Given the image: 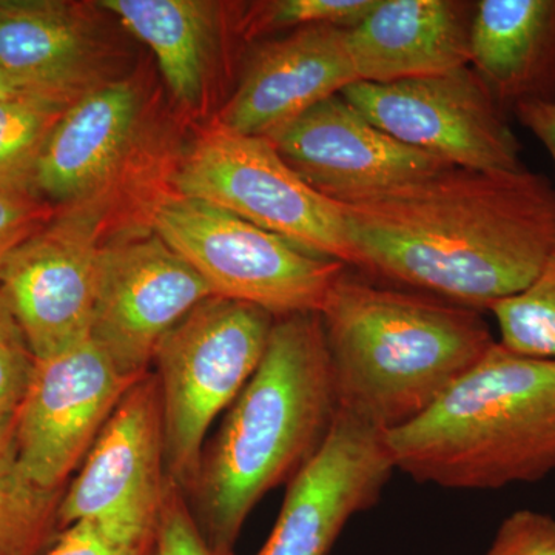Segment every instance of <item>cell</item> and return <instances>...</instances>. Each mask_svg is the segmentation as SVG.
Returning a JSON list of instances; mask_svg holds the SVG:
<instances>
[{
  "label": "cell",
  "instance_id": "3957f363",
  "mask_svg": "<svg viewBox=\"0 0 555 555\" xmlns=\"http://www.w3.org/2000/svg\"><path fill=\"white\" fill-rule=\"evenodd\" d=\"M320 318L339 411L385 434L425 414L496 341L481 312L377 286L350 268Z\"/></svg>",
  "mask_w": 555,
  "mask_h": 555
},
{
  "label": "cell",
  "instance_id": "44dd1931",
  "mask_svg": "<svg viewBox=\"0 0 555 555\" xmlns=\"http://www.w3.org/2000/svg\"><path fill=\"white\" fill-rule=\"evenodd\" d=\"M14 414H0V555H42L61 531L62 494L42 491L22 470Z\"/></svg>",
  "mask_w": 555,
  "mask_h": 555
},
{
  "label": "cell",
  "instance_id": "484cf974",
  "mask_svg": "<svg viewBox=\"0 0 555 555\" xmlns=\"http://www.w3.org/2000/svg\"><path fill=\"white\" fill-rule=\"evenodd\" d=\"M56 211L31 190L0 189V276L17 248L46 228Z\"/></svg>",
  "mask_w": 555,
  "mask_h": 555
},
{
  "label": "cell",
  "instance_id": "ac0fdd59",
  "mask_svg": "<svg viewBox=\"0 0 555 555\" xmlns=\"http://www.w3.org/2000/svg\"><path fill=\"white\" fill-rule=\"evenodd\" d=\"M142 112L133 80L115 79L73 102L43 149L35 189L60 207L104 196Z\"/></svg>",
  "mask_w": 555,
  "mask_h": 555
},
{
  "label": "cell",
  "instance_id": "4316f807",
  "mask_svg": "<svg viewBox=\"0 0 555 555\" xmlns=\"http://www.w3.org/2000/svg\"><path fill=\"white\" fill-rule=\"evenodd\" d=\"M156 546L158 555H218L201 534L184 491L171 481L156 528Z\"/></svg>",
  "mask_w": 555,
  "mask_h": 555
},
{
  "label": "cell",
  "instance_id": "83f0119b",
  "mask_svg": "<svg viewBox=\"0 0 555 555\" xmlns=\"http://www.w3.org/2000/svg\"><path fill=\"white\" fill-rule=\"evenodd\" d=\"M485 555H555V518L521 509L500 525Z\"/></svg>",
  "mask_w": 555,
  "mask_h": 555
},
{
  "label": "cell",
  "instance_id": "5bb4252c",
  "mask_svg": "<svg viewBox=\"0 0 555 555\" xmlns=\"http://www.w3.org/2000/svg\"><path fill=\"white\" fill-rule=\"evenodd\" d=\"M266 139L310 188L337 203L386 192L452 167L390 137L341 93Z\"/></svg>",
  "mask_w": 555,
  "mask_h": 555
},
{
  "label": "cell",
  "instance_id": "7402d4cb",
  "mask_svg": "<svg viewBox=\"0 0 555 555\" xmlns=\"http://www.w3.org/2000/svg\"><path fill=\"white\" fill-rule=\"evenodd\" d=\"M68 107L35 94L0 100V189L36 192L43 149Z\"/></svg>",
  "mask_w": 555,
  "mask_h": 555
},
{
  "label": "cell",
  "instance_id": "9c48e42d",
  "mask_svg": "<svg viewBox=\"0 0 555 555\" xmlns=\"http://www.w3.org/2000/svg\"><path fill=\"white\" fill-rule=\"evenodd\" d=\"M169 477L155 374L127 390L61 495L60 528L89 524L126 542L155 539Z\"/></svg>",
  "mask_w": 555,
  "mask_h": 555
},
{
  "label": "cell",
  "instance_id": "f546056e",
  "mask_svg": "<svg viewBox=\"0 0 555 555\" xmlns=\"http://www.w3.org/2000/svg\"><path fill=\"white\" fill-rule=\"evenodd\" d=\"M518 122L531 131L555 164V101L528 102L513 109Z\"/></svg>",
  "mask_w": 555,
  "mask_h": 555
},
{
  "label": "cell",
  "instance_id": "cb8c5ba5",
  "mask_svg": "<svg viewBox=\"0 0 555 555\" xmlns=\"http://www.w3.org/2000/svg\"><path fill=\"white\" fill-rule=\"evenodd\" d=\"M378 0H273L257 3L243 20L246 35L305 27L356 28Z\"/></svg>",
  "mask_w": 555,
  "mask_h": 555
},
{
  "label": "cell",
  "instance_id": "ba28073f",
  "mask_svg": "<svg viewBox=\"0 0 555 555\" xmlns=\"http://www.w3.org/2000/svg\"><path fill=\"white\" fill-rule=\"evenodd\" d=\"M341 94L387 134L449 166L525 169L506 109L470 65L397 82H356Z\"/></svg>",
  "mask_w": 555,
  "mask_h": 555
},
{
  "label": "cell",
  "instance_id": "2e32d148",
  "mask_svg": "<svg viewBox=\"0 0 555 555\" xmlns=\"http://www.w3.org/2000/svg\"><path fill=\"white\" fill-rule=\"evenodd\" d=\"M356 82L345 28H298L255 50L219 124L268 138Z\"/></svg>",
  "mask_w": 555,
  "mask_h": 555
},
{
  "label": "cell",
  "instance_id": "8992f818",
  "mask_svg": "<svg viewBox=\"0 0 555 555\" xmlns=\"http://www.w3.org/2000/svg\"><path fill=\"white\" fill-rule=\"evenodd\" d=\"M152 225L206 281L214 297L247 302L276 318L320 313L347 269L179 193L164 195L153 206Z\"/></svg>",
  "mask_w": 555,
  "mask_h": 555
},
{
  "label": "cell",
  "instance_id": "603a6c76",
  "mask_svg": "<svg viewBox=\"0 0 555 555\" xmlns=\"http://www.w3.org/2000/svg\"><path fill=\"white\" fill-rule=\"evenodd\" d=\"M489 312L499 343L520 356L555 361V250L520 294L495 302Z\"/></svg>",
  "mask_w": 555,
  "mask_h": 555
},
{
  "label": "cell",
  "instance_id": "d6986e66",
  "mask_svg": "<svg viewBox=\"0 0 555 555\" xmlns=\"http://www.w3.org/2000/svg\"><path fill=\"white\" fill-rule=\"evenodd\" d=\"M470 67L506 112L555 101V0H480Z\"/></svg>",
  "mask_w": 555,
  "mask_h": 555
},
{
  "label": "cell",
  "instance_id": "d4e9b609",
  "mask_svg": "<svg viewBox=\"0 0 555 555\" xmlns=\"http://www.w3.org/2000/svg\"><path fill=\"white\" fill-rule=\"evenodd\" d=\"M35 367L27 335L0 287V414H14L21 406Z\"/></svg>",
  "mask_w": 555,
  "mask_h": 555
},
{
  "label": "cell",
  "instance_id": "e0dca14e",
  "mask_svg": "<svg viewBox=\"0 0 555 555\" xmlns=\"http://www.w3.org/2000/svg\"><path fill=\"white\" fill-rule=\"evenodd\" d=\"M474 9L476 2L463 0H378L347 30L358 82H397L467 67Z\"/></svg>",
  "mask_w": 555,
  "mask_h": 555
},
{
  "label": "cell",
  "instance_id": "4fadbf2b",
  "mask_svg": "<svg viewBox=\"0 0 555 555\" xmlns=\"http://www.w3.org/2000/svg\"><path fill=\"white\" fill-rule=\"evenodd\" d=\"M396 469L386 434L339 411L324 447L288 481L276 524L255 555H328L350 518L378 502Z\"/></svg>",
  "mask_w": 555,
  "mask_h": 555
},
{
  "label": "cell",
  "instance_id": "9a60e30c",
  "mask_svg": "<svg viewBox=\"0 0 555 555\" xmlns=\"http://www.w3.org/2000/svg\"><path fill=\"white\" fill-rule=\"evenodd\" d=\"M112 56L86 7L0 0V69L25 94L72 105L112 82Z\"/></svg>",
  "mask_w": 555,
  "mask_h": 555
},
{
  "label": "cell",
  "instance_id": "4dcf8cb0",
  "mask_svg": "<svg viewBox=\"0 0 555 555\" xmlns=\"http://www.w3.org/2000/svg\"><path fill=\"white\" fill-rule=\"evenodd\" d=\"M14 94H21V91L11 83V80L5 76V73L0 69V100H2V98L14 96Z\"/></svg>",
  "mask_w": 555,
  "mask_h": 555
},
{
  "label": "cell",
  "instance_id": "6da1fadb",
  "mask_svg": "<svg viewBox=\"0 0 555 555\" xmlns=\"http://www.w3.org/2000/svg\"><path fill=\"white\" fill-rule=\"evenodd\" d=\"M338 204L357 269L481 313L520 294L555 250V188L528 169L449 167Z\"/></svg>",
  "mask_w": 555,
  "mask_h": 555
},
{
  "label": "cell",
  "instance_id": "52a82bcc",
  "mask_svg": "<svg viewBox=\"0 0 555 555\" xmlns=\"http://www.w3.org/2000/svg\"><path fill=\"white\" fill-rule=\"evenodd\" d=\"M179 195L204 201L309 254L357 269L337 201L310 188L266 138L210 127L178 167Z\"/></svg>",
  "mask_w": 555,
  "mask_h": 555
},
{
  "label": "cell",
  "instance_id": "277c9868",
  "mask_svg": "<svg viewBox=\"0 0 555 555\" xmlns=\"http://www.w3.org/2000/svg\"><path fill=\"white\" fill-rule=\"evenodd\" d=\"M386 443L397 469L418 483L485 491L542 480L555 470V361L495 341Z\"/></svg>",
  "mask_w": 555,
  "mask_h": 555
},
{
  "label": "cell",
  "instance_id": "7c38bea8",
  "mask_svg": "<svg viewBox=\"0 0 555 555\" xmlns=\"http://www.w3.org/2000/svg\"><path fill=\"white\" fill-rule=\"evenodd\" d=\"M141 378L124 375L91 338L61 356L36 361L14 414L17 455L28 480L60 494L127 390Z\"/></svg>",
  "mask_w": 555,
  "mask_h": 555
},
{
  "label": "cell",
  "instance_id": "30bf717a",
  "mask_svg": "<svg viewBox=\"0 0 555 555\" xmlns=\"http://www.w3.org/2000/svg\"><path fill=\"white\" fill-rule=\"evenodd\" d=\"M104 196L57 207L0 276L36 361L89 341L96 298Z\"/></svg>",
  "mask_w": 555,
  "mask_h": 555
},
{
  "label": "cell",
  "instance_id": "5b68a950",
  "mask_svg": "<svg viewBox=\"0 0 555 555\" xmlns=\"http://www.w3.org/2000/svg\"><path fill=\"white\" fill-rule=\"evenodd\" d=\"M275 320L257 306L210 297L159 343L153 364L167 477L182 491L198 470L208 427L257 372Z\"/></svg>",
  "mask_w": 555,
  "mask_h": 555
},
{
  "label": "cell",
  "instance_id": "f1b7e54d",
  "mask_svg": "<svg viewBox=\"0 0 555 555\" xmlns=\"http://www.w3.org/2000/svg\"><path fill=\"white\" fill-rule=\"evenodd\" d=\"M42 555H158V546L156 537L147 542H126L89 524H73L61 529Z\"/></svg>",
  "mask_w": 555,
  "mask_h": 555
},
{
  "label": "cell",
  "instance_id": "8fae6325",
  "mask_svg": "<svg viewBox=\"0 0 555 555\" xmlns=\"http://www.w3.org/2000/svg\"><path fill=\"white\" fill-rule=\"evenodd\" d=\"M210 297L206 281L155 232L104 244L91 341L124 375L144 377L163 338Z\"/></svg>",
  "mask_w": 555,
  "mask_h": 555
},
{
  "label": "cell",
  "instance_id": "ffe728a7",
  "mask_svg": "<svg viewBox=\"0 0 555 555\" xmlns=\"http://www.w3.org/2000/svg\"><path fill=\"white\" fill-rule=\"evenodd\" d=\"M100 9L147 43L178 102L198 107L218 36V7L201 0H104Z\"/></svg>",
  "mask_w": 555,
  "mask_h": 555
},
{
  "label": "cell",
  "instance_id": "7a4b0ae2",
  "mask_svg": "<svg viewBox=\"0 0 555 555\" xmlns=\"http://www.w3.org/2000/svg\"><path fill=\"white\" fill-rule=\"evenodd\" d=\"M339 414L320 313L276 318L268 349L185 489L207 545L235 555L262 496L305 469Z\"/></svg>",
  "mask_w": 555,
  "mask_h": 555
}]
</instances>
